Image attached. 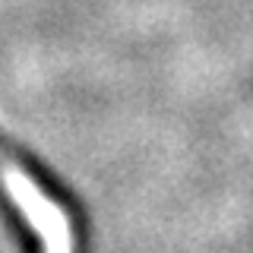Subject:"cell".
Here are the masks:
<instances>
[{"label":"cell","instance_id":"1","mask_svg":"<svg viewBox=\"0 0 253 253\" xmlns=\"http://www.w3.org/2000/svg\"><path fill=\"white\" fill-rule=\"evenodd\" d=\"M0 206L6 215L29 225V234L26 228L13 225L22 237V253L29 247H38V253H79L73 209L3 136H0Z\"/></svg>","mask_w":253,"mask_h":253}]
</instances>
